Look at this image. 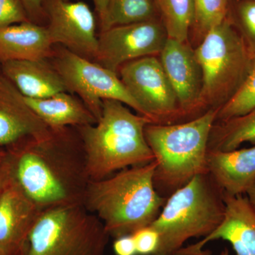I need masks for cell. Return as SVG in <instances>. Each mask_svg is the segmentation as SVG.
Here are the masks:
<instances>
[{"instance_id":"5bb4252c","label":"cell","mask_w":255,"mask_h":255,"mask_svg":"<svg viewBox=\"0 0 255 255\" xmlns=\"http://www.w3.org/2000/svg\"><path fill=\"white\" fill-rule=\"evenodd\" d=\"M42 211L11 178L0 197V254L22 255Z\"/></svg>"},{"instance_id":"9c48e42d","label":"cell","mask_w":255,"mask_h":255,"mask_svg":"<svg viewBox=\"0 0 255 255\" xmlns=\"http://www.w3.org/2000/svg\"><path fill=\"white\" fill-rule=\"evenodd\" d=\"M156 56L124 64L119 70L120 79L152 124H177L181 114L177 96Z\"/></svg>"},{"instance_id":"8fae6325","label":"cell","mask_w":255,"mask_h":255,"mask_svg":"<svg viewBox=\"0 0 255 255\" xmlns=\"http://www.w3.org/2000/svg\"><path fill=\"white\" fill-rule=\"evenodd\" d=\"M47 29L53 46L64 48L95 61L99 40L95 15L84 1L43 0Z\"/></svg>"},{"instance_id":"f546056e","label":"cell","mask_w":255,"mask_h":255,"mask_svg":"<svg viewBox=\"0 0 255 255\" xmlns=\"http://www.w3.org/2000/svg\"><path fill=\"white\" fill-rule=\"evenodd\" d=\"M95 5V9L100 22L101 31L105 28L107 21V11L110 0H92Z\"/></svg>"},{"instance_id":"277c9868","label":"cell","mask_w":255,"mask_h":255,"mask_svg":"<svg viewBox=\"0 0 255 255\" xmlns=\"http://www.w3.org/2000/svg\"><path fill=\"white\" fill-rule=\"evenodd\" d=\"M219 109H211L182 123L148 124L146 140L156 162L155 190L168 199L200 174L209 173L208 143Z\"/></svg>"},{"instance_id":"9a60e30c","label":"cell","mask_w":255,"mask_h":255,"mask_svg":"<svg viewBox=\"0 0 255 255\" xmlns=\"http://www.w3.org/2000/svg\"><path fill=\"white\" fill-rule=\"evenodd\" d=\"M50 130L0 70V148L26 137L44 136Z\"/></svg>"},{"instance_id":"83f0119b","label":"cell","mask_w":255,"mask_h":255,"mask_svg":"<svg viewBox=\"0 0 255 255\" xmlns=\"http://www.w3.org/2000/svg\"><path fill=\"white\" fill-rule=\"evenodd\" d=\"M28 18L31 22L44 26L43 23H48L46 11L43 6V0H21Z\"/></svg>"},{"instance_id":"d590c367","label":"cell","mask_w":255,"mask_h":255,"mask_svg":"<svg viewBox=\"0 0 255 255\" xmlns=\"http://www.w3.org/2000/svg\"><path fill=\"white\" fill-rule=\"evenodd\" d=\"M0 255H2L0 254Z\"/></svg>"},{"instance_id":"1f68e13d","label":"cell","mask_w":255,"mask_h":255,"mask_svg":"<svg viewBox=\"0 0 255 255\" xmlns=\"http://www.w3.org/2000/svg\"><path fill=\"white\" fill-rule=\"evenodd\" d=\"M246 194L250 204L255 211V180L251 187L247 191Z\"/></svg>"},{"instance_id":"4316f807","label":"cell","mask_w":255,"mask_h":255,"mask_svg":"<svg viewBox=\"0 0 255 255\" xmlns=\"http://www.w3.org/2000/svg\"><path fill=\"white\" fill-rule=\"evenodd\" d=\"M137 255H153L158 248V233L150 226L140 228L133 234Z\"/></svg>"},{"instance_id":"30bf717a","label":"cell","mask_w":255,"mask_h":255,"mask_svg":"<svg viewBox=\"0 0 255 255\" xmlns=\"http://www.w3.org/2000/svg\"><path fill=\"white\" fill-rule=\"evenodd\" d=\"M167 39L161 18L114 26L101 31L95 62L118 74L125 63L159 55Z\"/></svg>"},{"instance_id":"ffe728a7","label":"cell","mask_w":255,"mask_h":255,"mask_svg":"<svg viewBox=\"0 0 255 255\" xmlns=\"http://www.w3.org/2000/svg\"><path fill=\"white\" fill-rule=\"evenodd\" d=\"M255 145V109L249 113L223 122H215L208 143V151L228 152L242 144Z\"/></svg>"},{"instance_id":"4dcf8cb0","label":"cell","mask_w":255,"mask_h":255,"mask_svg":"<svg viewBox=\"0 0 255 255\" xmlns=\"http://www.w3.org/2000/svg\"><path fill=\"white\" fill-rule=\"evenodd\" d=\"M11 180L9 166L4 157L0 159V197Z\"/></svg>"},{"instance_id":"d4e9b609","label":"cell","mask_w":255,"mask_h":255,"mask_svg":"<svg viewBox=\"0 0 255 255\" xmlns=\"http://www.w3.org/2000/svg\"><path fill=\"white\" fill-rule=\"evenodd\" d=\"M252 55H255V1L238 0L231 19Z\"/></svg>"},{"instance_id":"484cf974","label":"cell","mask_w":255,"mask_h":255,"mask_svg":"<svg viewBox=\"0 0 255 255\" xmlns=\"http://www.w3.org/2000/svg\"><path fill=\"white\" fill-rule=\"evenodd\" d=\"M31 21L21 0H0V28Z\"/></svg>"},{"instance_id":"603a6c76","label":"cell","mask_w":255,"mask_h":255,"mask_svg":"<svg viewBox=\"0 0 255 255\" xmlns=\"http://www.w3.org/2000/svg\"><path fill=\"white\" fill-rule=\"evenodd\" d=\"M255 109V55L246 80L239 90L218 111L216 122L241 117Z\"/></svg>"},{"instance_id":"d6986e66","label":"cell","mask_w":255,"mask_h":255,"mask_svg":"<svg viewBox=\"0 0 255 255\" xmlns=\"http://www.w3.org/2000/svg\"><path fill=\"white\" fill-rule=\"evenodd\" d=\"M25 99L30 108L50 129L97 124V119L83 102L67 92L46 98Z\"/></svg>"},{"instance_id":"7a4b0ae2","label":"cell","mask_w":255,"mask_h":255,"mask_svg":"<svg viewBox=\"0 0 255 255\" xmlns=\"http://www.w3.org/2000/svg\"><path fill=\"white\" fill-rule=\"evenodd\" d=\"M155 167L154 159L89 183L83 206L102 221L110 237L133 234L160 214L167 199L154 187Z\"/></svg>"},{"instance_id":"7c38bea8","label":"cell","mask_w":255,"mask_h":255,"mask_svg":"<svg viewBox=\"0 0 255 255\" xmlns=\"http://www.w3.org/2000/svg\"><path fill=\"white\" fill-rule=\"evenodd\" d=\"M159 59L177 96L180 119L190 117L191 120L202 115L203 74L194 50L187 41L168 38Z\"/></svg>"},{"instance_id":"ba28073f","label":"cell","mask_w":255,"mask_h":255,"mask_svg":"<svg viewBox=\"0 0 255 255\" xmlns=\"http://www.w3.org/2000/svg\"><path fill=\"white\" fill-rule=\"evenodd\" d=\"M52 57L53 67L67 92L78 95L97 122L105 100L119 101L144 116L141 107L128 92L118 74L63 46L54 50Z\"/></svg>"},{"instance_id":"836d02e7","label":"cell","mask_w":255,"mask_h":255,"mask_svg":"<svg viewBox=\"0 0 255 255\" xmlns=\"http://www.w3.org/2000/svg\"><path fill=\"white\" fill-rule=\"evenodd\" d=\"M219 255H230L229 251H228L227 248H225Z\"/></svg>"},{"instance_id":"f1b7e54d","label":"cell","mask_w":255,"mask_h":255,"mask_svg":"<svg viewBox=\"0 0 255 255\" xmlns=\"http://www.w3.org/2000/svg\"><path fill=\"white\" fill-rule=\"evenodd\" d=\"M113 248L116 255H137L136 246L132 235L116 238Z\"/></svg>"},{"instance_id":"52a82bcc","label":"cell","mask_w":255,"mask_h":255,"mask_svg":"<svg viewBox=\"0 0 255 255\" xmlns=\"http://www.w3.org/2000/svg\"><path fill=\"white\" fill-rule=\"evenodd\" d=\"M110 238L83 205L53 208L42 211L22 255H104Z\"/></svg>"},{"instance_id":"2e32d148","label":"cell","mask_w":255,"mask_h":255,"mask_svg":"<svg viewBox=\"0 0 255 255\" xmlns=\"http://www.w3.org/2000/svg\"><path fill=\"white\" fill-rule=\"evenodd\" d=\"M208 168L225 194L243 195L255 180V146L228 152L208 151Z\"/></svg>"},{"instance_id":"cb8c5ba5","label":"cell","mask_w":255,"mask_h":255,"mask_svg":"<svg viewBox=\"0 0 255 255\" xmlns=\"http://www.w3.org/2000/svg\"><path fill=\"white\" fill-rule=\"evenodd\" d=\"M228 4L229 0H194V25L201 36L228 17Z\"/></svg>"},{"instance_id":"4fadbf2b","label":"cell","mask_w":255,"mask_h":255,"mask_svg":"<svg viewBox=\"0 0 255 255\" xmlns=\"http://www.w3.org/2000/svg\"><path fill=\"white\" fill-rule=\"evenodd\" d=\"M226 213L221 225L199 243L184 247L175 255H211L204 246L216 240L228 241L236 255H255V211L248 197L224 193Z\"/></svg>"},{"instance_id":"5b68a950","label":"cell","mask_w":255,"mask_h":255,"mask_svg":"<svg viewBox=\"0 0 255 255\" xmlns=\"http://www.w3.org/2000/svg\"><path fill=\"white\" fill-rule=\"evenodd\" d=\"M224 191L210 173L196 176L172 194L150 226L158 233L153 255H175L192 238H206L224 219Z\"/></svg>"},{"instance_id":"d6a6232c","label":"cell","mask_w":255,"mask_h":255,"mask_svg":"<svg viewBox=\"0 0 255 255\" xmlns=\"http://www.w3.org/2000/svg\"><path fill=\"white\" fill-rule=\"evenodd\" d=\"M5 155V149L4 148H0V159L3 158Z\"/></svg>"},{"instance_id":"7402d4cb","label":"cell","mask_w":255,"mask_h":255,"mask_svg":"<svg viewBox=\"0 0 255 255\" xmlns=\"http://www.w3.org/2000/svg\"><path fill=\"white\" fill-rule=\"evenodd\" d=\"M156 0H110L107 21L102 31L114 26L157 19Z\"/></svg>"},{"instance_id":"44dd1931","label":"cell","mask_w":255,"mask_h":255,"mask_svg":"<svg viewBox=\"0 0 255 255\" xmlns=\"http://www.w3.org/2000/svg\"><path fill=\"white\" fill-rule=\"evenodd\" d=\"M168 38L187 41L195 18L194 0H156Z\"/></svg>"},{"instance_id":"ac0fdd59","label":"cell","mask_w":255,"mask_h":255,"mask_svg":"<svg viewBox=\"0 0 255 255\" xmlns=\"http://www.w3.org/2000/svg\"><path fill=\"white\" fill-rule=\"evenodd\" d=\"M46 26L28 22L0 28V63L47 59L54 49Z\"/></svg>"},{"instance_id":"e575fe53","label":"cell","mask_w":255,"mask_h":255,"mask_svg":"<svg viewBox=\"0 0 255 255\" xmlns=\"http://www.w3.org/2000/svg\"><path fill=\"white\" fill-rule=\"evenodd\" d=\"M253 1H255V0H253Z\"/></svg>"},{"instance_id":"6da1fadb","label":"cell","mask_w":255,"mask_h":255,"mask_svg":"<svg viewBox=\"0 0 255 255\" xmlns=\"http://www.w3.org/2000/svg\"><path fill=\"white\" fill-rule=\"evenodd\" d=\"M71 128H50L4 148L11 179L42 211L83 205L90 179L81 139Z\"/></svg>"},{"instance_id":"8992f818","label":"cell","mask_w":255,"mask_h":255,"mask_svg":"<svg viewBox=\"0 0 255 255\" xmlns=\"http://www.w3.org/2000/svg\"><path fill=\"white\" fill-rule=\"evenodd\" d=\"M194 50L202 70L201 107L205 113L221 108L237 92L253 55L228 16L209 30Z\"/></svg>"},{"instance_id":"3957f363","label":"cell","mask_w":255,"mask_h":255,"mask_svg":"<svg viewBox=\"0 0 255 255\" xmlns=\"http://www.w3.org/2000/svg\"><path fill=\"white\" fill-rule=\"evenodd\" d=\"M150 123L122 102L105 100L97 124L75 127L86 154L90 181L152 162L155 158L145 135V128Z\"/></svg>"},{"instance_id":"e0dca14e","label":"cell","mask_w":255,"mask_h":255,"mask_svg":"<svg viewBox=\"0 0 255 255\" xmlns=\"http://www.w3.org/2000/svg\"><path fill=\"white\" fill-rule=\"evenodd\" d=\"M0 70L26 98L43 99L67 92L61 77L46 59L11 60L1 63Z\"/></svg>"}]
</instances>
